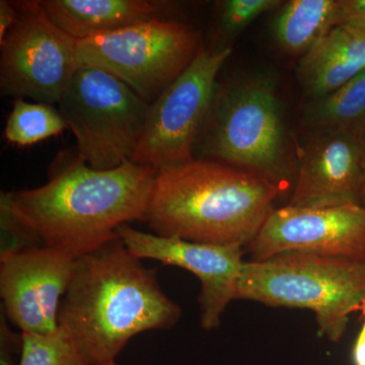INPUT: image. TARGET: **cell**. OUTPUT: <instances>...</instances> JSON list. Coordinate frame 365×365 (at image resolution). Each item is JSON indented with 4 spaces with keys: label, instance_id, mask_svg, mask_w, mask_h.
I'll use <instances>...</instances> for the list:
<instances>
[{
    "label": "cell",
    "instance_id": "cb8c5ba5",
    "mask_svg": "<svg viewBox=\"0 0 365 365\" xmlns=\"http://www.w3.org/2000/svg\"><path fill=\"white\" fill-rule=\"evenodd\" d=\"M18 9L14 6L13 1H0V41L4 39L9 31L13 28L18 20Z\"/></svg>",
    "mask_w": 365,
    "mask_h": 365
},
{
    "label": "cell",
    "instance_id": "44dd1931",
    "mask_svg": "<svg viewBox=\"0 0 365 365\" xmlns=\"http://www.w3.org/2000/svg\"><path fill=\"white\" fill-rule=\"evenodd\" d=\"M0 259L25 250L44 246L39 237L26 227L14 212L9 192H1L0 195Z\"/></svg>",
    "mask_w": 365,
    "mask_h": 365
},
{
    "label": "cell",
    "instance_id": "7a4b0ae2",
    "mask_svg": "<svg viewBox=\"0 0 365 365\" xmlns=\"http://www.w3.org/2000/svg\"><path fill=\"white\" fill-rule=\"evenodd\" d=\"M157 173L131 160L95 170L76 151L55 160L43 186L9 192L11 206L44 246L76 259L116 239L121 225L145 222Z\"/></svg>",
    "mask_w": 365,
    "mask_h": 365
},
{
    "label": "cell",
    "instance_id": "e0dca14e",
    "mask_svg": "<svg viewBox=\"0 0 365 365\" xmlns=\"http://www.w3.org/2000/svg\"><path fill=\"white\" fill-rule=\"evenodd\" d=\"M302 124L309 131L365 130V71L332 93L307 101Z\"/></svg>",
    "mask_w": 365,
    "mask_h": 365
},
{
    "label": "cell",
    "instance_id": "30bf717a",
    "mask_svg": "<svg viewBox=\"0 0 365 365\" xmlns=\"http://www.w3.org/2000/svg\"><path fill=\"white\" fill-rule=\"evenodd\" d=\"M247 248L252 261L306 253L365 263V207L274 209Z\"/></svg>",
    "mask_w": 365,
    "mask_h": 365
},
{
    "label": "cell",
    "instance_id": "d4e9b609",
    "mask_svg": "<svg viewBox=\"0 0 365 365\" xmlns=\"http://www.w3.org/2000/svg\"><path fill=\"white\" fill-rule=\"evenodd\" d=\"M360 312L364 316V323L353 347L352 359L354 365H365V304Z\"/></svg>",
    "mask_w": 365,
    "mask_h": 365
},
{
    "label": "cell",
    "instance_id": "9a60e30c",
    "mask_svg": "<svg viewBox=\"0 0 365 365\" xmlns=\"http://www.w3.org/2000/svg\"><path fill=\"white\" fill-rule=\"evenodd\" d=\"M365 71V33L335 26L297 66V79L307 100L328 95Z\"/></svg>",
    "mask_w": 365,
    "mask_h": 365
},
{
    "label": "cell",
    "instance_id": "6da1fadb",
    "mask_svg": "<svg viewBox=\"0 0 365 365\" xmlns=\"http://www.w3.org/2000/svg\"><path fill=\"white\" fill-rule=\"evenodd\" d=\"M181 314L163 292L157 269L145 267L118 235L76 259L58 322L91 365H106L117 361L132 338L170 330Z\"/></svg>",
    "mask_w": 365,
    "mask_h": 365
},
{
    "label": "cell",
    "instance_id": "484cf974",
    "mask_svg": "<svg viewBox=\"0 0 365 365\" xmlns=\"http://www.w3.org/2000/svg\"><path fill=\"white\" fill-rule=\"evenodd\" d=\"M360 205L364 206L365 207V176L364 185H362L361 196H360Z\"/></svg>",
    "mask_w": 365,
    "mask_h": 365
},
{
    "label": "cell",
    "instance_id": "5b68a950",
    "mask_svg": "<svg viewBox=\"0 0 365 365\" xmlns=\"http://www.w3.org/2000/svg\"><path fill=\"white\" fill-rule=\"evenodd\" d=\"M237 299L311 309L321 335L339 342L365 304V263L306 253L244 262Z\"/></svg>",
    "mask_w": 365,
    "mask_h": 365
},
{
    "label": "cell",
    "instance_id": "2e32d148",
    "mask_svg": "<svg viewBox=\"0 0 365 365\" xmlns=\"http://www.w3.org/2000/svg\"><path fill=\"white\" fill-rule=\"evenodd\" d=\"M339 0H292L274 19L273 37L281 51L304 57L338 26Z\"/></svg>",
    "mask_w": 365,
    "mask_h": 365
},
{
    "label": "cell",
    "instance_id": "52a82bcc",
    "mask_svg": "<svg viewBox=\"0 0 365 365\" xmlns=\"http://www.w3.org/2000/svg\"><path fill=\"white\" fill-rule=\"evenodd\" d=\"M200 33L179 20H153L78 42L79 66L97 67L148 104L160 97L202 48Z\"/></svg>",
    "mask_w": 365,
    "mask_h": 365
},
{
    "label": "cell",
    "instance_id": "5bb4252c",
    "mask_svg": "<svg viewBox=\"0 0 365 365\" xmlns=\"http://www.w3.org/2000/svg\"><path fill=\"white\" fill-rule=\"evenodd\" d=\"M50 20L78 41L153 20H178L169 0H39Z\"/></svg>",
    "mask_w": 365,
    "mask_h": 365
},
{
    "label": "cell",
    "instance_id": "8992f818",
    "mask_svg": "<svg viewBox=\"0 0 365 365\" xmlns=\"http://www.w3.org/2000/svg\"><path fill=\"white\" fill-rule=\"evenodd\" d=\"M58 105L79 158L98 170L131 160L150 109L116 76L88 66L78 67Z\"/></svg>",
    "mask_w": 365,
    "mask_h": 365
},
{
    "label": "cell",
    "instance_id": "ba28073f",
    "mask_svg": "<svg viewBox=\"0 0 365 365\" xmlns=\"http://www.w3.org/2000/svg\"><path fill=\"white\" fill-rule=\"evenodd\" d=\"M18 20L0 41V90L6 97L59 104L79 66L78 42L39 0L13 1Z\"/></svg>",
    "mask_w": 365,
    "mask_h": 365
},
{
    "label": "cell",
    "instance_id": "ffe728a7",
    "mask_svg": "<svg viewBox=\"0 0 365 365\" xmlns=\"http://www.w3.org/2000/svg\"><path fill=\"white\" fill-rule=\"evenodd\" d=\"M19 365H91L62 328L48 335L23 333Z\"/></svg>",
    "mask_w": 365,
    "mask_h": 365
},
{
    "label": "cell",
    "instance_id": "9c48e42d",
    "mask_svg": "<svg viewBox=\"0 0 365 365\" xmlns=\"http://www.w3.org/2000/svg\"><path fill=\"white\" fill-rule=\"evenodd\" d=\"M232 52V48L211 51L202 46L188 68L150 105L132 163L160 170L195 160L218 74Z\"/></svg>",
    "mask_w": 365,
    "mask_h": 365
},
{
    "label": "cell",
    "instance_id": "8fae6325",
    "mask_svg": "<svg viewBox=\"0 0 365 365\" xmlns=\"http://www.w3.org/2000/svg\"><path fill=\"white\" fill-rule=\"evenodd\" d=\"M76 259L40 246L0 259L1 312L21 333L48 335L59 328V309Z\"/></svg>",
    "mask_w": 365,
    "mask_h": 365
},
{
    "label": "cell",
    "instance_id": "3957f363",
    "mask_svg": "<svg viewBox=\"0 0 365 365\" xmlns=\"http://www.w3.org/2000/svg\"><path fill=\"white\" fill-rule=\"evenodd\" d=\"M280 193L272 182L251 173L195 158L158 170L145 222L160 237L247 247Z\"/></svg>",
    "mask_w": 365,
    "mask_h": 365
},
{
    "label": "cell",
    "instance_id": "d6986e66",
    "mask_svg": "<svg viewBox=\"0 0 365 365\" xmlns=\"http://www.w3.org/2000/svg\"><path fill=\"white\" fill-rule=\"evenodd\" d=\"M280 0H222L215 4L213 45L211 51L232 48L230 43L255 20L280 9Z\"/></svg>",
    "mask_w": 365,
    "mask_h": 365
},
{
    "label": "cell",
    "instance_id": "603a6c76",
    "mask_svg": "<svg viewBox=\"0 0 365 365\" xmlns=\"http://www.w3.org/2000/svg\"><path fill=\"white\" fill-rule=\"evenodd\" d=\"M338 26L365 33V0H339Z\"/></svg>",
    "mask_w": 365,
    "mask_h": 365
},
{
    "label": "cell",
    "instance_id": "4fadbf2b",
    "mask_svg": "<svg viewBox=\"0 0 365 365\" xmlns=\"http://www.w3.org/2000/svg\"><path fill=\"white\" fill-rule=\"evenodd\" d=\"M299 153L288 205L325 208L359 204L365 176V130H316Z\"/></svg>",
    "mask_w": 365,
    "mask_h": 365
},
{
    "label": "cell",
    "instance_id": "7c38bea8",
    "mask_svg": "<svg viewBox=\"0 0 365 365\" xmlns=\"http://www.w3.org/2000/svg\"><path fill=\"white\" fill-rule=\"evenodd\" d=\"M117 234L137 258L157 260L193 273L201 283L200 325L206 331L220 327L225 309L237 299V282L244 264V247L160 237L141 232L130 225L118 227Z\"/></svg>",
    "mask_w": 365,
    "mask_h": 365
},
{
    "label": "cell",
    "instance_id": "7402d4cb",
    "mask_svg": "<svg viewBox=\"0 0 365 365\" xmlns=\"http://www.w3.org/2000/svg\"><path fill=\"white\" fill-rule=\"evenodd\" d=\"M23 351V333L9 328L4 314H0V365H16V356Z\"/></svg>",
    "mask_w": 365,
    "mask_h": 365
},
{
    "label": "cell",
    "instance_id": "4316f807",
    "mask_svg": "<svg viewBox=\"0 0 365 365\" xmlns=\"http://www.w3.org/2000/svg\"><path fill=\"white\" fill-rule=\"evenodd\" d=\"M106 365H119V364H118L117 361H115V362H111V364H106Z\"/></svg>",
    "mask_w": 365,
    "mask_h": 365
},
{
    "label": "cell",
    "instance_id": "277c9868",
    "mask_svg": "<svg viewBox=\"0 0 365 365\" xmlns=\"http://www.w3.org/2000/svg\"><path fill=\"white\" fill-rule=\"evenodd\" d=\"M195 158L251 173L280 192L295 182L297 160L273 78L255 74L218 83Z\"/></svg>",
    "mask_w": 365,
    "mask_h": 365
},
{
    "label": "cell",
    "instance_id": "ac0fdd59",
    "mask_svg": "<svg viewBox=\"0 0 365 365\" xmlns=\"http://www.w3.org/2000/svg\"><path fill=\"white\" fill-rule=\"evenodd\" d=\"M66 128V120L53 105L16 98L7 118L4 137L14 145L30 146L59 135Z\"/></svg>",
    "mask_w": 365,
    "mask_h": 365
}]
</instances>
